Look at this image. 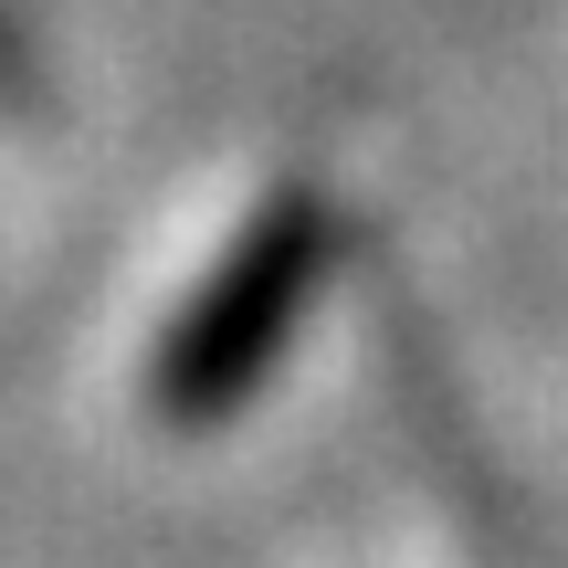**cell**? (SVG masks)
Returning <instances> with one entry per match:
<instances>
[{
    "instance_id": "obj_1",
    "label": "cell",
    "mask_w": 568,
    "mask_h": 568,
    "mask_svg": "<svg viewBox=\"0 0 568 568\" xmlns=\"http://www.w3.org/2000/svg\"><path fill=\"white\" fill-rule=\"evenodd\" d=\"M326 274H337V211L326 190H274L243 232L222 243V264L190 284V305L169 316L159 358H148V400L169 432H211L243 400H264L274 358L305 337Z\"/></svg>"
}]
</instances>
